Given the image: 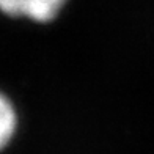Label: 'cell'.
I'll return each instance as SVG.
<instances>
[{"label":"cell","instance_id":"cell-1","mask_svg":"<svg viewBox=\"0 0 154 154\" xmlns=\"http://www.w3.org/2000/svg\"><path fill=\"white\" fill-rule=\"evenodd\" d=\"M65 0H0V10L10 16H25L36 22H47L61 10Z\"/></svg>","mask_w":154,"mask_h":154},{"label":"cell","instance_id":"cell-2","mask_svg":"<svg viewBox=\"0 0 154 154\" xmlns=\"http://www.w3.org/2000/svg\"><path fill=\"white\" fill-rule=\"evenodd\" d=\"M16 129V113L10 101L0 94V149L5 148Z\"/></svg>","mask_w":154,"mask_h":154}]
</instances>
